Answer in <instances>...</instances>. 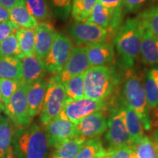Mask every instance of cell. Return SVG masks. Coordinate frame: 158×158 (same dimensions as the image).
Instances as JSON below:
<instances>
[{
	"instance_id": "cell-1",
	"label": "cell",
	"mask_w": 158,
	"mask_h": 158,
	"mask_svg": "<svg viewBox=\"0 0 158 158\" xmlns=\"http://www.w3.org/2000/svg\"><path fill=\"white\" fill-rule=\"evenodd\" d=\"M143 28L138 17L129 18L116 31L113 44L120 64L125 70H131L139 57Z\"/></svg>"
},
{
	"instance_id": "cell-2",
	"label": "cell",
	"mask_w": 158,
	"mask_h": 158,
	"mask_svg": "<svg viewBox=\"0 0 158 158\" xmlns=\"http://www.w3.org/2000/svg\"><path fill=\"white\" fill-rule=\"evenodd\" d=\"M83 75L84 97L94 100L111 98L120 82L119 74L111 66H92Z\"/></svg>"
},
{
	"instance_id": "cell-3",
	"label": "cell",
	"mask_w": 158,
	"mask_h": 158,
	"mask_svg": "<svg viewBox=\"0 0 158 158\" xmlns=\"http://www.w3.org/2000/svg\"><path fill=\"white\" fill-rule=\"evenodd\" d=\"M11 146L18 158H46L50 147L45 130L37 124L15 128Z\"/></svg>"
},
{
	"instance_id": "cell-4",
	"label": "cell",
	"mask_w": 158,
	"mask_h": 158,
	"mask_svg": "<svg viewBox=\"0 0 158 158\" xmlns=\"http://www.w3.org/2000/svg\"><path fill=\"white\" fill-rule=\"evenodd\" d=\"M121 102L137 114L143 129H152V119L141 78L131 70H127L121 86Z\"/></svg>"
},
{
	"instance_id": "cell-5",
	"label": "cell",
	"mask_w": 158,
	"mask_h": 158,
	"mask_svg": "<svg viewBox=\"0 0 158 158\" xmlns=\"http://www.w3.org/2000/svg\"><path fill=\"white\" fill-rule=\"evenodd\" d=\"M67 100L66 92L62 83L55 76L48 79L40 119L45 125L59 115Z\"/></svg>"
},
{
	"instance_id": "cell-6",
	"label": "cell",
	"mask_w": 158,
	"mask_h": 158,
	"mask_svg": "<svg viewBox=\"0 0 158 158\" xmlns=\"http://www.w3.org/2000/svg\"><path fill=\"white\" fill-rule=\"evenodd\" d=\"M106 139L109 148L133 146L126 126L125 108L123 105L110 107Z\"/></svg>"
},
{
	"instance_id": "cell-7",
	"label": "cell",
	"mask_w": 158,
	"mask_h": 158,
	"mask_svg": "<svg viewBox=\"0 0 158 158\" xmlns=\"http://www.w3.org/2000/svg\"><path fill=\"white\" fill-rule=\"evenodd\" d=\"M27 88L28 84L20 81L19 87L4 110L16 129L29 127L33 119L30 117L29 113L27 98Z\"/></svg>"
},
{
	"instance_id": "cell-8",
	"label": "cell",
	"mask_w": 158,
	"mask_h": 158,
	"mask_svg": "<svg viewBox=\"0 0 158 158\" xmlns=\"http://www.w3.org/2000/svg\"><path fill=\"white\" fill-rule=\"evenodd\" d=\"M73 48L71 39L62 33H59L55 39L48 55L44 59L46 72L54 76L58 75L68 62Z\"/></svg>"
},
{
	"instance_id": "cell-9",
	"label": "cell",
	"mask_w": 158,
	"mask_h": 158,
	"mask_svg": "<svg viewBox=\"0 0 158 158\" xmlns=\"http://www.w3.org/2000/svg\"><path fill=\"white\" fill-rule=\"evenodd\" d=\"M107 108L106 101L92 100L85 97L77 100L67 99L58 116L75 122L91 114L104 111Z\"/></svg>"
},
{
	"instance_id": "cell-10",
	"label": "cell",
	"mask_w": 158,
	"mask_h": 158,
	"mask_svg": "<svg viewBox=\"0 0 158 158\" xmlns=\"http://www.w3.org/2000/svg\"><path fill=\"white\" fill-rule=\"evenodd\" d=\"M68 31L76 46H86L92 43L103 42L109 36L106 29L86 21H75L71 23Z\"/></svg>"
},
{
	"instance_id": "cell-11",
	"label": "cell",
	"mask_w": 158,
	"mask_h": 158,
	"mask_svg": "<svg viewBox=\"0 0 158 158\" xmlns=\"http://www.w3.org/2000/svg\"><path fill=\"white\" fill-rule=\"evenodd\" d=\"M45 131L49 146L54 149L64 141L79 136L74 122L59 116L45 124Z\"/></svg>"
},
{
	"instance_id": "cell-12",
	"label": "cell",
	"mask_w": 158,
	"mask_h": 158,
	"mask_svg": "<svg viewBox=\"0 0 158 158\" xmlns=\"http://www.w3.org/2000/svg\"><path fill=\"white\" fill-rule=\"evenodd\" d=\"M90 67L86 47L76 46L73 48L70 56L62 70L54 76L63 84L70 78L83 74Z\"/></svg>"
},
{
	"instance_id": "cell-13",
	"label": "cell",
	"mask_w": 158,
	"mask_h": 158,
	"mask_svg": "<svg viewBox=\"0 0 158 158\" xmlns=\"http://www.w3.org/2000/svg\"><path fill=\"white\" fill-rule=\"evenodd\" d=\"M124 14L114 12L98 2L86 21L106 29L109 34L115 35L123 23Z\"/></svg>"
},
{
	"instance_id": "cell-14",
	"label": "cell",
	"mask_w": 158,
	"mask_h": 158,
	"mask_svg": "<svg viewBox=\"0 0 158 158\" xmlns=\"http://www.w3.org/2000/svg\"><path fill=\"white\" fill-rule=\"evenodd\" d=\"M74 123L79 135L87 140L99 137L108 128V120L104 111L92 113Z\"/></svg>"
},
{
	"instance_id": "cell-15",
	"label": "cell",
	"mask_w": 158,
	"mask_h": 158,
	"mask_svg": "<svg viewBox=\"0 0 158 158\" xmlns=\"http://www.w3.org/2000/svg\"><path fill=\"white\" fill-rule=\"evenodd\" d=\"M58 35L54 26L48 21L38 23L35 29V54L44 60Z\"/></svg>"
},
{
	"instance_id": "cell-16",
	"label": "cell",
	"mask_w": 158,
	"mask_h": 158,
	"mask_svg": "<svg viewBox=\"0 0 158 158\" xmlns=\"http://www.w3.org/2000/svg\"><path fill=\"white\" fill-rule=\"evenodd\" d=\"M85 47L91 66H106L114 62L115 49L113 43L103 41L89 44Z\"/></svg>"
},
{
	"instance_id": "cell-17",
	"label": "cell",
	"mask_w": 158,
	"mask_h": 158,
	"mask_svg": "<svg viewBox=\"0 0 158 158\" xmlns=\"http://www.w3.org/2000/svg\"><path fill=\"white\" fill-rule=\"evenodd\" d=\"M22 78L21 81L26 84H32L43 79L46 73L44 61L35 54L25 56L21 59Z\"/></svg>"
},
{
	"instance_id": "cell-18",
	"label": "cell",
	"mask_w": 158,
	"mask_h": 158,
	"mask_svg": "<svg viewBox=\"0 0 158 158\" xmlns=\"http://www.w3.org/2000/svg\"><path fill=\"white\" fill-rule=\"evenodd\" d=\"M48 81L44 79L28 84L27 92L29 116L31 118L40 113L47 89Z\"/></svg>"
},
{
	"instance_id": "cell-19",
	"label": "cell",
	"mask_w": 158,
	"mask_h": 158,
	"mask_svg": "<svg viewBox=\"0 0 158 158\" xmlns=\"http://www.w3.org/2000/svg\"><path fill=\"white\" fill-rule=\"evenodd\" d=\"M139 56L144 64H158V38L146 28L142 34Z\"/></svg>"
},
{
	"instance_id": "cell-20",
	"label": "cell",
	"mask_w": 158,
	"mask_h": 158,
	"mask_svg": "<svg viewBox=\"0 0 158 158\" xmlns=\"http://www.w3.org/2000/svg\"><path fill=\"white\" fill-rule=\"evenodd\" d=\"M133 158H158V130L132 146Z\"/></svg>"
},
{
	"instance_id": "cell-21",
	"label": "cell",
	"mask_w": 158,
	"mask_h": 158,
	"mask_svg": "<svg viewBox=\"0 0 158 158\" xmlns=\"http://www.w3.org/2000/svg\"><path fill=\"white\" fill-rule=\"evenodd\" d=\"M143 87L148 106L151 109L158 107V64L147 71L144 76Z\"/></svg>"
},
{
	"instance_id": "cell-22",
	"label": "cell",
	"mask_w": 158,
	"mask_h": 158,
	"mask_svg": "<svg viewBox=\"0 0 158 158\" xmlns=\"http://www.w3.org/2000/svg\"><path fill=\"white\" fill-rule=\"evenodd\" d=\"M0 78L20 81L22 78V64L19 58L0 55Z\"/></svg>"
},
{
	"instance_id": "cell-23",
	"label": "cell",
	"mask_w": 158,
	"mask_h": 158,
	"mask_svg": "<svg viewBox=\"0 0 158 158\" xmlns=\"http://www.w3.org/2000/svg\"><path fill=\"white\" fill-rule=\"evenodd\" d=\"M86 141V138L80 135L69 139L56 148L51 158H75Z\"/></svg>"
},
{
	"instance_id": "cell-24",
	"label": "cell",
	"mask_w": 158,
	"mask_h": 158,
	"mask_svg": "<svg viewBox=\"0 0 158 158\" xmlns=\"http://www.w3.org/2000/svg\"><path fill=\"white\" fill-rule=\"evenodd\" d=\"M10 20L19 28L35 29L38 22L26 5H19L9 10Z\"/></svg>"
},
{
	"instance_id": "cell-25",
	"label": "cell",
	"mask_w": 158,
	"mask_h": 158,
	"mask_svg": "<svg viewBox=\"0 0 158 158\" xmlns=\"http://www.w3.org/2000/svg\"><path fill=\"white\" fill-rule=\"evenodd\" d=\"M25 5L38 23L48 21L53 16L49 0H24Z\"/></svg>"
},
{
	"instance_id": "cell-26",
	"label": "cell",
	"mask_w": 158,
	"mask_h": 158,
	"mask_svg": "<svg viewBox=\"0 0 158 158\" xmlns=\"http://www.w3.org/2000/svg\"><path fill=\"white\" fill-rule=\"evenodd\" d=\"M124 106V105H123ZM125 108L126 126L133 146L143 137V127L138 116L133 110L124 106Z\"/></svg>"
},
{
	"instance_id": "cell-27",
	"label": "cell",
	"mask_w": 158,
	"mask_h": 158,
	"mask_svg": "<svg viewBox=\"0 0 158 158\" xmlns=\"http://www.w3.org/2000/svg\"><path fill=\"white\" fill-rule=\"evenodd\" d=\"M23 56L35 54V29L18 28L15 32Z\"/></svg>"
},
{
	"instance_id": "cell-28",
	"label": "cell",
	"mask_w": 158,
	"mask_h": 158,
	"mask_svg": "<svg viewBox=\"0 0 158 158\" xmlns=\"http://www.w3.org/2000/svg\"><path fill=\"white\" fill-rule=\"evenodd\" d=\"M13 124L7 116H1L0 122V158H5L13 140Z\"/></svg>"
},
{
	"instance_id": "cell-29",
	"label": "cell",
	"mask_w": 158,
	"mask_h": 158,
	"mask_svg": "<svg viewBox=\"0 0 158 158\" xmlns=\"http://www.w3.org/2000/svg\"><path fill=\"white\" fill-rule=\"evenodd\" d=\"M98 0H72L71 15L75 21H85Z\"/></svg>"
},
{
	"instance_id": "cell-30",
	"label": "cell",
	"mask_w": 158,
	"mask_h": 158,
	"mask_svg": "<svg viewBox=\"0 0 158 158\" xmlns=\"http://www.w3.org/2000/svg\"><path fill=\"white\" fill-rule=\"evenodd\" d=\"M137 17L144 28L149 29L158 38V5H152L143 10Z\"/></svg>"
},
{
	"instance_id": "cell-31",
	"label": "cell",
	"mask_w": 158,
	"mask_h": 158,
	"mask_svg": "<svg viewBox=\"0 0 158 158\" xmlns=\"http://www.w3.org/2000/svg\"><path fill=\"white\" fill-rule=\"evenodd\" d=\"M106 152L100 138H94L87 140L75 158H96L99 156L106 155Z\"/></svg>"
},
{
	"instance_id": "cell-32",
	"label": "cell",
	"mask_w": 158,
	"mask_h": 158,
	"mask_svg": "<svg viewBox=\"0 0 158 158\" xmlns=\"http://www.w3.org/2000/svg\"><path fill=\"white\" fill-rule=\"evenodd\" d=\"M83 74L78 75L63 84L65 92H66L67 99L77 100V99L84 98V75Z\"/></svg>"
},
{
	"instance_id": "cell-33",
	"label": "cell",
	"mask_w": 158,
	"mask_h": 158,
	"mask_svg": "<svg viewBox=\"0 0 158 158\" xmlns=\"http://www.w3.org/2000/svg\"><path fill=\"white\" fill-rule=\"evenodd\" d=\"M0 55L4 56H11L19 58L21 60L24 58L20 49L19 42L15 33L10 35L2 43H0Z\"/></svg>"
},
{
	"instance_id": "cell-34",
	"label": "cell",
	"mask_w": 158,
	"mask_h": 158,
	"mask_svg": "<svg viewBox=\"0 0 158 158\" xmlns=\"http://www.w3.org/2000/svg\"><path fill=\"white\" fill-rule=\"evenodd\" d=\"M20 81L7 78H0V94L6 106L19 87Z\"/></svg>"
},
{
	"instance_id": "cell-35",
	"label": "cell",
	"mask_w": 158,
	"mask_h": 158,
	"mask_svg": "<svg viewBox=\"0 0 158 158\" xmlns=\"http://www.w3.org/2000/svg\"><path fill=\"white\" fill-rule=\"evenodd\" d=\"M51 7L54 10L56 15L60 19L66 20L69 17L71 11L72 0H49Z\"/></svg>"
},
{
	"instance_id": "cell-36",
	"label": "cell",
	"mask_w": 158,
	"mask_h": 158,
	"mask_svg": "<svg viewBox=\"0 0 158 158\" xmlns=\"http://www.w3.org/2000/svg\"><path fill=\"white\" fill-rule=\"evenodd\" d=\"M106 151L107 158H133V148L129 146L109 148Z\"/></svg>"
},
{
	"instance_id": "cell-37",
	"label": "cell",
	"mask_w": 158,
	"mask_h": 158,
	"mask_svg": "<svg viewBox=\"0 0 158 158\" xmlns=\"http://www.w3.org/2000/svg\"><path fill=\"white\" fill-rule=\"evenodd\" d=\"M150 0H124V13H134L148 5Z\"/></svg>"
},
{
	"instance_id": "cell-38",
	"label": "cell",
	"mask_w": 158,
	"mask_h": 158,
	"mask_svg": "<svg viewBox=\"0 0 158 158\" xmlns=\"http://www.w3.org/2000/svg\"><path fill=\"white\" fill-rule=\"evenodd\" d=\"M18 28L19 27L11 21L0 22V43L2 42L4 40L8 37L10 35L14 34Z\"/></svg>"
},
{
	"instance_id": "cell-39",
	"label": "cell",
	"mask_w": 158,
	"mask_h": 158,
	"mask_svg": "<svg viewBox=\"0 0 158 158\" xmlns=\"http://www.w3.org/2000/svg\"><path fill=\"white\" fill-rule=\"evenodd\" d=\"M98 2L111 10L124 15L123 11L124 0H98Z\"/></svg>"
},
{
	"instance_id": "cell-40",
	"label": "cell",
	"mask_w": 158,
	"mask_h": 158,
	"mask_svg": "<svg viewBox=\"0 0 158 158\" xmlns=\"http://www.w3.org/2000/svg\"><path fill=\"white\" fill-rule=\"evenodd\" d=\"M0 4L5 8L10 10L19 5H24V0H0Z\"/></svg>"
},
{
	"instance_id": "cell-41",
	"label": "cell",
	"mask_w": 158,
	"mask_h": 158,
	"mask_svg": "<svg viewBox=\"0 0 158 158\" xmlns=\"http://www.w3.org/2000/svg\"><path fill=\"white\" fill-rule=\"evenodd\" d=\"M7 21H10V20L9 10L5 8L4 6L0 4V22Z\"/></svg>"
},
{
	"instance_id": "cell-42",
	"label": "cell",
	"mask_w": 158,
	"mask_h": 158,
	"mask_svg": "<svg viewBox=\"0 0 158 158\" xmlns=\"http://www.w3.org/2000/svg\"><path fill=\"white\" fill-rule=\"evenodd\" d=\"M5 158H18L16 157V155H15L14 151H13V147H12V146H10L9 149H7Z\"/></svg>"
},
{
	"instance_id": "cell-43",
	"label": "cell",
	"mask_w": 158,
	"mask_h": 158,
	"mask_svg": "<svg viewBox=\"0 0 158 158\" xmlns=\"http://www.w3.org/2000/svg\"><path fill=\"white\" fill-rule=\"evenodd\" d=\"M5 106L2 101V99L1 94H0V112L4 111V110H5Z\"/></svg>"
},
{
	"instance_id": "cell-44",
	"label": "cell",
	"mask_w": 158,
	"mask_h": 158,
	"mask_svg": "<svg viewBox=\"0 0 158 158\" xmlns=\"http://www.w3.org/2000/svg\"><path fill=\"white\" fill-rule=\"evenodd\" d=\"M96 158H107V157H106V155H104L99 156V157H97Z\"/></svg>"
},
{
	"instance_id": "cell-45",
	"label": "cell",
	"mask_w": 158,
	"mask_h": 158,
	"mask_svg": "<svg viewBox=\"0 0 158 158\" xmlns=\"http://www.w3.org/2000/svg\"><path fill=\"white\" fill-rule=\"evenodd\" d=\"M0 122H1V115H0Z\"/></svg>"
},
{
	"instance_id": "cell-46",
	"label": "cell",
	"mask_w": 158,
	"mask_h": 158,
	"mask_svg": "<svg viewBox=\"0 0 158 158\" xmlns=\"http://www.w3.org/2000/svg\"><path fill=\"white\" fill-rule=\"evenodd\" d=\"M157 109H158V107H157Z\"/></svg>"
}]
</instances>
